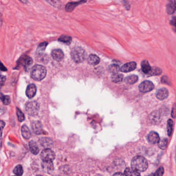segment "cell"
<instances>
[{
  "label": "cell",
  "instance_id": "16",
  "mask_svg": "<svg viewBox=\"0 0 176 176\" xmlns=\"http://www.w3.org/2000/svg\"><path fill=\"white\" fill-rule=\"evenodd\" d=\"M29 148L32 154L36 155L39 152V148L38 147L35 141L33 140H31L29 143Z\"/></svg>",
  "mask_w": 176,
  "mask_h": 176
},
{
  "label": "cell",
  "instance_id": "45",
  "mask_svg": "<svg viewBox=\"0 0 176 176\" xmlns=\"http://www.w3.org/2000/svg\"></svg>",
  "mask_w": 176,
  "mask_h": 176
},
{
  "label": "cell",
  "instance_id": "7",
  "mask_svg": "<svg viewBox=\"0 0 176 176\" xmlns=\"http://www.w3.org/2000/svg\"><path fill=\"white\" fill-rule=\"evenodd\" d=\"M147 140L151 144H155L158 143L160 140L159 136L155 131H151L147 136Z\"/></svg>",
  "mask_w": 176,
  "mask_h": 176
},
{
  "label": "cell",
  "instance_id": "44",
  "mask_svg": "<svg viewBox=\"0 0 176 176\" xmlns=\"http://www.w3.org/2000/svg\"></svg>",
  "mask_w": 176,
  "mask_h": 176
},
{
  "label": "cell",
  "instance_id": "34",
  "mask_svg": "<svg viewBox=\"0 0 176 176\" xmlns=\"http://www.w3.org/2000/svg\"><path fill=\"white\" fill-rule=\"evenodd\" d=\"M1 99L2 101L3 102V104L5 105H8L11 103V98L8 96H3L1 94Z\"/></svg>",
  "mask_w": 176,
  "mask_h": 176
},
{
  "label": "cell",
  "instance_id": "3",
  "mask_svg": "<svg viewBox=\"0 0 176 176\" xmlns=\"http://www.w3.org/2000/svg\"><path fill=\"white\" fill-rule=\"evenodd\" d=\"M71 56L74 62L80 63L85 59L86 54L84 49L81 47H77L72 49L71 52Z\"/></svg>",
  "mask_w": 176,
  "mask_h": 176
},
{
  "label": "cell",
  "instance_id": "43",
  "mask_svg": "<svg viewBox=\"0 0 176 176\" xmlns=\"http://www.w3.org/2000/svg\"><path fill=\"white\" fill-rule=\"evenodd\" d=\"M41 176V175H38V176Z\"/></svg>",
  "mask_w": 176,
  "mask_h": 176
},
{
  "label": "cell",
  "instance_id": "39",
  "mask_svg": "<svg viewBox=\"0 0 176 176\" xmlns=\"http://www.w3.org/2000/svg\"><path fill=\"white\" fill-rule=\"evenodd\" d=\"M6 80V77L4 76H1V86L3 85V84L4 83L5 81Z\"/></svg>",
  "mask_w": 176,
  "mask_h": 176
},
{
  "label": "cell",
  "instance_id": "20",
  "mask_svg": "<svg viewBox=\"0 0 176 176\" xmlns=\"http://www.w3.org/2000/svg\"><path fill=\"white\" fill-rule=\"evenodd\" d=\"M21 133L24 139H29L31 137V133L29 128L26 125H23L21 128Z\"/></svg>",
  "mask_w": 176,
  "mask_h": 176
},
{
  "label": "cell",
  "instance_id": "24",
  "mask_svg": "<svg viewBox=\"0 0 176 176\" xmlns=\"http://www.w3.org/2000/svg\"><path fill=\"white\" fill-rule=\"evenodd\" d=\"M123 75L121 74H118V73L113 74V75H112V81L114 83H120L123 80Z\"/></svg>",
  "mask_w": 176,
  "mask_h": 176
},
{
  "label": "cell",
  "instance_id": "1",
  "mask_svg": "<svg viewBox=\"0 0 176 176\" xmlns=\"http://www.w3.org/2000/svg\"><path fill=\"white\" fill-rule=\"evenodd\" d=\"M148 162L146 159L141 156H136L131 161V167L138 172H144L147 169Z\"/></svg>",
  "mask_w": 176,
  "mask_h": 176
},
{
  "label": "cell",
  "instance_id": "30",
  "mask_svg": "<svg viewBox=\"0 0 176 176\" xmlns=\"http://www.w3.org/2000/svg\"><path fill=\"white\" fill-rule=\"evenodd\" d=\"M109 71L110 72L113 74H117L118 72L121 71V68H119V66L116 64H112L109 66Z\"/></svg>",
  "mask_w": 176,
  "mask_h": 176
},
{
  "label": "cell",
  "instance_id": "33",
  "mask_svg": "<svg viewBox=\"0 0 176 176\" xmlns=\"http://www.w3.org/2000/svg\"><path fill=\"white\" fill-rule=\"evenodd\" d=\"M164 173V169L163 167H161L159 168L156 172L154 174H151L149 176H163Z\"/></svg>",
  "mask_w": 176,
  "mask_h": 176
},
{
  "label": "cell",
  "instance_id": "9",
  "mask_svg": "<svg viewBox=\"0 0 176 176\" xmlns=\"http://www.w3.org/2000/svg\"><path fill=\"white\" fill-rule=\"evenodd\" d=\"M156 97L159 100H163L169 96V91L165 88H162L157 90L155 93Z\"/></svg>",
  "mask_w": 176,
  "mask_h": 176
},
{
  "label": "cell",
  "instance_id": "19",
  "mask_svg": "<svg viewBox=\"0 0 176 176\" xmlns=\"http://www.w3.org/2000/svg\"><path fill=\"white\" fill-rule=\"evenodd\" d=\"M141 69L145 74H148L150 71L151 68L148 60H144L141 63Z\"/></svg>",
  "mask_w": 176,
  "mask_h": 176
},
{
  "label": "cell",
  "instance_id": "6",
  "mask_svg": "<svg viewBox=\"0 0 176 176\" xmlns=\"http://www.w3.org/2000/svg\"><path fill=\"white\" fill-rule=\"evenodd\" d=\"M155 88L154 84L150 81H144L139 85V89L141 93L150 92Z\"/></svg>",
  "mask_w": 176,
  "mask_h": 176
},
{
  "label": "cell",
  "instance_id": "11",
  "mask_svg": "<svg viewBox=\"0 0 176 176\" xmlns=\"http://www.w3.org/2000/svg\"><path fill=\"white\" fill-rule=\"evenodd\" d=\"M36 91H37V88L36 86L33 84H31L27 86V88L26 90V95L28 98L31 99L35 96Z\"/></svg>",
  "mask_w": 176,
  "mask_h": 176
},
{
  "label": "cell",
  "instance_id": "5",
  "mask_svg": "<svg viewBox=\"0 0 176 176\" xmlns=\"http://www.w3.org/2000/svg\"><path fill=\"white\" fill-rule=\"evenodd\" d=\"M41 159L43 162H52L55 158V155L50 149H45L40 154Z\"/></svg>",
  "mask_w": 176,
  "mask_h": 176
},
{
  "label": "cell",
  "instance_id": "41",
  "mask_svg": "<svg viewBox=\"0 0 176 176\" xmlns=\"http://www.w3.org/2000/svg\"><path fill=\"white\" fill-rule=\"evenodd\" d=\"M1 69L2 71H5L7 70V69H6V67L4 66V65H3V64L2 63H1Z\"/></svg>",
  "mask_w": 176,
  "mask_h": 176
},
{
  "label": "cell",
  "instance_id": "10",
  "mask_svg": "<svg viewBox=\"0 0 176 176\" xmlns=\"http://www.w3.org/2000/svg\"><path fill=\"white\" fill-rule=\"evenodd\" d=\"M32 129L34 133L35 134H41L42 132V126L41 123L39 121H34L32 122Z\"/></svg>",
  "mask_w": 176,
  "mask_h": 176
},
{
  "label": "cell",
  "instance_id": "32",
  "mask_svg": "<svg viewBox=\"0 0 176 176\" xmlns=\"http://www.w3.org/2000/svg\"><path fill=\"white\" fill-rule=\"evenodd\" d=\"M47 45H48V42H42L40 44L38 47L37 52L38 53H42L45 50Z\"/></svg>",
  "mask_w": 176,
  "mask_h": 176
},
{
  "label": "cell",
  "instance_id": "29",
  "mask_svg": "<svg viewBox=\"0 0 176 176\" xmlns=\"http://www.w3.org/2000/svg\"><path fill=\"white\" fill-rule=\"evenodd\" d=\"M71 40H72L71 37L67 35H62L59 38V41L67 44H69L71 41Z\"/></svg>",
  "mask_w": 176,
  "mask_h": 176
},
{
  "label": "cell",
  "instance_id": "27",
  "mask_svg": "<svg viewBox=\"0 0 176 176\" xmlns=\"http://www.w3.org/2000/svg\"><path fill=\"white\" fill-rule=\"evenodd\" d=\"M162 71L160 68L157 67H153L148 74H149L150 75H160L162 74Z\"/></svg>",
  "mask_w": 176,
  "mask_h": 176
},
{
  "label": "cell",
  "instance_id": "17",
  "mask_svg": "<svg viewBox=\"0 0 176 176\" xmlns=\"http://www.w3.org/2000/svg\"><path fill=\"white\" fill-rule=\"evenodd\" d=\"M88 62L90 65L95 66L99 63L100 59L95 54H91L88 58Z\"/></svg>",
  "mask_w": 176,
  "mask_h": 176
},
{
  "label": "cell",
  "instance_id": "28",
  "mask_svg": "<svg viewBox=\"0 0 176 176\" xmlns=\"http://www.w3.org/2000/svg\"><path fill=\"white\" fill-rule=\"evenodd\" d=\"M167 142H168V140L166 138L160 139L158 143L159 147L162 150L165 149L167 147Z\"/></svg>",
  "mask_w": 176,
  "mask_h": 176
},
{
  "label": "cell",
  "instance_id": "35",
  "mask_svg": "<svg viewBox=\"0 0 176 176\" xmlns=\"http://www.w3.org/2000/svg\"><path fill=\"white\" fill-rule=\"evenodd\" d=\"M16 113H17L18 121H20V122H22L23 121H24V119H25V117H24V114L22 113V112L21 111L19 108H17Z\"/></svg>",
  "mask_w": 176,
  "mask_h": 176
},
{
  "label": "cell",
  "instance_id": "42",
  "mask_svg": "<svg viewBox=\"0 0 176 176\" xmlns=\"http://www.w3.org/2000/svg\"><path fill=\"white\" fill-rule=\"evenodd\" d=\"M5 122H3V121H1V130H2L3 128L4 127Z\"/></svg>",
  "mask_w": 176,
  "mask_h": 176
},
{
  "label": "cell",
  "instance_id": "36",
  "mask_svg": "<svg viewBox=\"0 0 176 176\" xmlns=\"http://www.w3.org/2000/svg\"><path fill=\"white\" fill-rule=\"evenodd\" d=\"M161 82L163 84H165L169 85H171L170 80L167 76H163V77H162Z\"/></svg>",
  "mask_w": 176,
  "mask_h": 176
},
{
  "label": "cell",
  "instance_id": "15",
  "mask_svg": "<svg viewBox=\"0 0 176 176\" xmlns=\"http://www.w3.org/2000/svg\"><path fill=\"white\" fill-rule=\"evenodd\" d=\"M41 166L44 172L47 173H51L54 169L52 162H43Z\"/></svg>",
  "mask_w": 176,
  "mask_h": 176
},
{
  "label": "cell",
  "instance_id": "14",
  "mask_svg": "<svg viewBox=\"0 0 176 176\" xmlns=\"http://www.w3.org/2000/svg\"><path fill=\"white\" fill-rule=\"evenodd\" d=\"M40 144L45 149H50L53 146V141L48 138H42L39 140Z\"/></svg>",
  "mask_w": 176,
  "mask_h": 176
},
{
  "label": "cell",
  "instance_id": "26",
  "mask_svg": "<svg viewBox=\"0 0 176 176\" xmlns=\"http://www.w3.org/2000/svg\"><path fill=\"white\" fill-rule=\"evenodd\" d=\"M174 122L172 119H169L167 123V132L168 136H172L173 130Z\"/></svg>",
  "mask_w": 176,
  "mask_h": 176
},
{
  "label": "cell",
  "instance_id": "13",
  "mask_svg": "<svg viewBox=\"0 0 176 176\" xmlns=\"http://www.w3.org/2000/svg\"><path fill=\"white\" fill-rule=\"evenodd\" d=\"M51 56L54 60L59 62L63 59L64 54L63 52L60 49H55L53 50L52 52Z\"/></svg>",
  "mask_w": 176,
  "mask_h": 176
},
{
  "label": "cell",
  "instance_id": "12",
  "mask_svg": "<svg viewBox=\"0 0 176 176\" xmlns=\"http://www.w3.org/2000/svg\"><path fill=\"white\" fill-rule=\"evenodd\" d=\"M150 122L154 125L159 123L161 121V114L158 111H155L151 114L149 117Z\"/></svg>",
  "mask_w": 176,
  "mask_h": 176
},
{
  "label": "cell",
  "instance_id": "21",
  "mask_svg": "<svg viewBox=\"0 0 176 176\" xmlns=\"http://www.w3.org/2000/svg\"><path fill=\"white\" fill-rule=\"evenodd\" d=\"M138 80H139V78L137 77V75L133 74V75H129L126 77L125 78V83L128 84H133L137 82Z\"/></svg>",
  "mask_w": 176,
  "mask_h": 176
},
{
  "label": "cell",
  "instance_id": "22",
  "mask_svg": "<svg viewBox=\"0 0 176 176\" xmlns=\"http://www.w3.org/2000/svg\"><path fill=\"white\" fill-rule=\"evenodd\" d=\"M125 175L126 176H140L139 172L133 169L132 168L128 167L125 170Z\"/></svg>",
  "mask_w": 176,
  "mask_h": 176
},
{
  "label": "cell",
  "instance_id": "40",
  "mask_svg": "<svg viewBox=\"0 0 176 176\" xmlns=\"http://www.w3.org/2000/svg\"><path fill=\"white\" fill-rule=\"evenodd\" d=\"M112 176H126L125 174L121 173H116L114 174Z\"/></svg>",
  "mask_w": 176,
  "mask_h": 176
},
{
  "label": "cell",
  "instance_id": "37",
  "mask_svg": "<svg viewBox=\"0 0 176 176\" xmlns=\"http://www.w3.org/2000/svg\"><path fill=\"white\" fill-rule=\"evenodd\" d=\"M171 116L173 118H175L176 117V103L174 104L173 107L172 108Z\"/></svg>",
  "mask_w": 176,
  "mask_h": 176
},
{
  "label": "cell",
  "instance_id": "31",
  "mask_svg": "<svg viewBox=\"0 0 176 176\" xmlns=\"http://www.w3.org/2000/svg\"><path fill=\"white\" fill-rule=\"evenodd\" d=\"M14 173L18 176H21L23 174V169L21 165H18L14 169Z\"/></svg>",
  "mask_w": 176,
  "mask_h": 176
},
{
  "label": "cell",
  "instance_id": "4",
  "mask_svg": "<svg viewBox=\"0 0 176 176\" xmlns=\"http://www.w3.org/2000/svg\"><path fill=\"white\" fill-rule=\"evenodd\" d=\"M26 111L30 116L37 115L39 110V104L36 101L27 102L26 105Z\"/></svg>",
  "mask_w": 176,
  "mask_h": 176
},
{
  "label": "cell",
  "instance_id": "8",
  "mask_svg": "<svg viewBox=\"0 0 176 176\" xmlns=\"http://www.w3.org/2000/svg\"><path fill=\"white\" fill-rule=\"evenodd\" d=\"M136 62H131L125 64L121 68V71L123 72H129L136 69Z\"/></svg>",
  "mask_w": 176,
  "mask_h": 176
},
{
  "label": "cell",
  "instance_id": "2",
  "mask_svg": "<svg viewBox=\"0 0 176 176\" xmlns=\"http://www.w3.org/2000/svg\"><path fill=\"white\" fill-rule=\"evenodd\" d=\"M47 74V70L45 67L41 65H36L32 68L31 76L33 80L39 81L43 80Z\"/></svg>",
  "mask_w": 176,
  "mask_h": 176
},
{
  "label": "cell",
  "instance_id": "18",
  "mask_svg": "<svg viewBox=\"0 0 176 176\" xmlns=\"http://www.w3.org/2000/svg\"><path fill=\"white\" fill-rule=\"evenodd\" d=\"M176 9V1H173L170 2V3L167 4V6H166V12L168 14H173L175 12Z\"/></svg>",
  "mask_w": 176,
  "mask_h": 176
},
{
  "label": "cell",
  "instance_id": "25",
  "mask_svg": "<svg viewBox=\"0 0 176 176\" xmlns=\"http://www.w3.org/2000/svg\"><path fill=\"white\" fill-rule=\"evenodd\" d=\"M32 64H33V59L32 58L29 56H26L23 60V66L26 69L29 68L32 65Z\"/></svg>",
  "mask_w": 176,
  "mask_h": 176
},
{
  "label": "cell",
  "instance_id": "23",
  "mask_svg": "<svg viewBox=\"0 0 176 176\" xmlns=\"http://www.w3.org/2000/svg\"><path fill=\"white\" fill-rule=\"evenodd\" d=\"M83 2H85L80 1L79 2H71V3H68L66 6V11L68 12H72L76 6L79 5L80 3H83Z\"/></svg>",
  "mask_w": 176,
  "mask_h": 176
},
{
  "label": "cell",
  "instance_id": "38",
  "mask_svg": "<svg viewBox=\"0 0 176 176\" xmlns=\"http://www.w3.org/2000/svg\"><path fill=\"white\" fill-rule=\"evenodd\" d=\"M170 23L172 26H173L176 29V18H174L173 19L170 21Z\"/></svg>",
  "mask_w": 176,
  "mask_h": 176
}]
</instances>
